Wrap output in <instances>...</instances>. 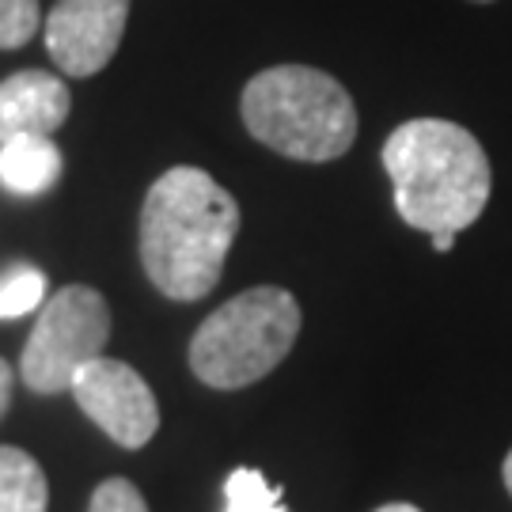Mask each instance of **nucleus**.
<instances>
[{"label":"nucleus","instance_id":"obj_11","mask_svg":"<svg viewBox=\"0 0 512 512\" xmlns=\"http://www.w3.org/2000/svg\"><path fill=\"white\" fill-rule=\"evenodd\" d=\"M224 512H289L281 501V490H274L262 471L236 467L224 482Z\"/></svg>","mask_w":512,"mask_h":512},{"label":"nucleus","instance_id":"obj_17","mask_svg":"<svg viewBox=\"0 0 512 512\" xmlns=\"http://www.w3.org/2000/svg\"><path fill=\"white\" fill-rule=\"evenodd\" d=\"M376 512H421L418 505H406V501H391V505H384V509H376Z\"/></svg>","mask_w":512,"mask_h":512},{"label":"nucleus","instance_id":"obj_9","mask_svg":"<svg viewBox=\"0 0 512 512\" xmlns=\"http://www.w3.org/2000/svg\"><path fill=\"white\" fill-rule=\"evenodd\" d=\"M65 171V156L50 137H16L0 145V186L19 198L54 190Z\"/></svg>","mask_w":512,"mask_h":512},{"label":"nucleus","instance_id":"obj_7","mask_svg":"<svg viewBox=\"0 0 512 512\" xmlns=\"http://www.w3.org/2000/svg\"><path fill=\"white\" fill-rule=\"evenodd\" d=\"M129 0H57L42 19L46 50L65 76H95L118 54Z\"/></svg>","mask_w":512,"mask_h":512},{"label":"nucleus","instance_id":"obj_1","mask_svg":"<svg viewBox=\"0 0 512 512\" xmlns=\"http://www.w3.org/2000/svg\"><path fill=\"white\" fill-rule=\"evenodd\" d=\"M239 232V205L202 167L179 164L148 186L141 205V266L179 304L217 289Z\"/></svg>","mask_w":512,"mask_h":512},{"label":"nucleus","instance_id":"obj_15","mask_svg":"<svg viewBox=\"0 0 512 512\" xmlns=\"http://www.w3.org/2000/svg\"><path fill=\"white\" fill-rule=\"evenodd\" d=\"M8 406H12V368L8 361H0V418L8 414Z\"/></svg>","mask_w":512,"mask_h":512},{"label":"nucleus","instance_id":"obj_14","mask_svg":"<svg viewBox=\"0 0 512 512\" xmlns=\"http://www.w3.org/2000/svg\"><path fill=\"white\" fill-rule=\"evenodd\" d=\"M88 512H148V505L129 478H107L92 494Z\"/></svg>","mask_w":512,"mask_h":512},{"label":"nucleus","instance_id":"obj_3","mask_svg":"<svg viewBox=\"0 0 512 512\" xmlns=\"http://www.w3.org/2000/svg\"><path fill=\"white\" fill-rule=\"evenodd\" d=\"M239 114L258 145L300 164L338 160L357 141L353 95L311 65H274L251 76L239 95Z\"/></svg>","mask_w":512,"mask_h":512},{"label":"nucleus","instance_id":"obj_4","mask_svg":"<svg viewBox=\"0 0 512 512\" xmlns=\"http://www.w3.org/2000/svg\"><path fill=\"white\" fill-rule=\"evenodd\" d=\"M300 304L289 289L255 285L232 296L190 338V368L205 387L239 391L266 380L300 334Z\"/></svg>","mask_w":512,"mask_h":512},{"label":"nucleus","instance_id":"obj_16","mask_svg":"<svg viewBox=\"0 0 512 512\" xmlns=\"http://www.w3.org/2000/svg\"><path fill=\"white\" fill-rule=\"evenodd\" d=\"M433 239V247H437L440 255H448L452 247H456V232H437V236H429Z\"/></svg>","mask_w":512,"mask_h":512},{"label":"nucleus","instance_id":"obj_8","mask_svg":"<svg viewBox=\"0 0 512 512\" xmlns=\"http://www.w3.org/2000/svg\"><path fill=\"white\" fill-rule=\"evenodd\" d=\"M73 110L69 84L42 69H19L0 80V145L16 137H50Z\"/></svg>","mask_w":512,"mask_h":512},{"label":"nucleus","instance_id":"obj_12","mask_svg":"<svg viewBox=\"0 0 512 512\" xmlns=\"http://www.w3.org/2000/svg\"><path fill=\"white\" fill-rule=\"evenodd\" d=\"M46 304V274L38 266H12L0 277V319H19Z\"/></svg>","mask_w":512,"mask_h":512},{"label":"nucleus","instance_id":"obj_6","mask_svg":"<svg viewBox=\"0 0 512 512\" xmlns=\"http://www.w3.org/2000/svg\"><path fill=\"white\" fill-rule=\"evenodd\" d=\"M69 391H73L76 406L129 452L145 448L160 429L156 395L145 384V376L137 368H129L126 361L95 357L76 372Z\"/></svg>","mask_w":512,"mask_h":512},{"label":"nucleus","instance_id":"obj_19","mask_svg":"<svg viewBox=\"0 0 512 512\" xmlns=\"http://www.w3.org/2000/svg\"><path fill=\"white\" fill-rule=\"evenodd\" d=\"M475 4H490V0H475Z\"/></svg>","mask_w":512,"mask_h":512},{"label":"nucleus","instance_id":"obj_5","mask_svg":"<svg viewBox=\"0 0 512 512\" xmlns=\"http://www.w3.org/2000/svg\"><path fill=\"white\" fill-rule=\"evenodd\" d=\"M110 338V308L103 293L92 285H65L57 289L42 311L23 349V384L38 395L69 391L80 368L103 357Z\"/></svg>","mask_w":512,"mask_h":512},{"label":"nucleus","instance_id":"obj_10","mask_svg":"<svg viewBox=\"0 0 512 512\" xmlns=\"http://www.w3.org/2000/svg\"><path fill=\"white\" fill-rule=\"evenodd\" d=\"M46 471L23 448L0 444V512H46Z\"/></svg>","mask_w":512,"mask_h":512},{"label":"nucleus","instance_id":"obj_2","mask_svg":"<svg viewBox=\"0 0 512 512\" xmlns=\"http://www.w3.org/2000/svg\"><path fill=\"white\" fill-rule=\"evenodd\" d=\"M384 171L399 217L429 236L471 228L494 190L486 148L471 129L444 118H414L395 129L384 141Z\"/></svg>","mask_w":512,"mask_h":512},{"label":"nucleus","instance_id":"obj_13","mask_svg":"<svg viewBox=\"0 0 512 512\" xmlns=\"http://www.w3.org/2000/svg\"><path fill=\"white\" fill-rule=\"evenodd\" d=\"M38 0H0V50H19L38 35Z\"/></svg>","mask_w":512,"mask_h":512},{"label":"nucleus","instance_id":"obj_18","mask_svg":"<svg viewBox=\"0 0 512 512\" xmlns=\"http://www.w3.org/2000/svg\"><path fill=\"white\" fill-rule=\"evenodd\" d=\"M501 475H505V490L512 494V452L505 456V467H501Z\"/></svg>","mask_w":512,"mask_h":512}]
</instances>
